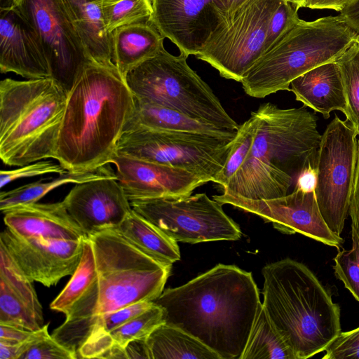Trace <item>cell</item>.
I'll return each instance as SVG.
<instances>
[{
  "label": "cell",
  "mask_w": 359,
  "mask_h": 359,
  "mask_svg": "<svg viewBox=\"0 0 359 359\" xmlns=\"http://www.w3.org/2000/svg\"><path fill=\"white\" fill-rule=\"evenodd\" d=\"M165 323L196 337L221 359H241L262 305L250 272L219 264L153 301Z\"/></svg>",
  "instance_id": "cell-1"
},
{
  "label": "cell",
  "mask_w": 359,
  "mask_h": 359,
  "mask_svg": "<svg viewBox=\"0 0 359 359\" xmlns=\"http://www.w3.org/2000/svg\"><path fill=\"white\" fill-rule=\"evenodd\" d=\"M134 109V96L117 69L90 63L67 94L54 159L74 172L111 163Z\"/></svg>",
  "instance_id": "cell-2"
},
{
  "label": "cell",
  "mask_w": 359,
  "mask_h": 359,
  "mask_svg": "<svg viewBox=\"0 0 359 359\" xmlns=\"http://www.w3.org/2000/svg\"><path fill=\"white\" fill-rule=\"evenodd\" d=\"M88 238L97 279L51 334L76 357L99 316L154 301L163 291L172 267L145 255L114 229L97 232Z\"/></svg>",
  "instance_id": "cell-3"
},
{
  "label": "cell",
  "mask_w": 359,
  "mask_h": 359,
  "mask_svg": "<svg viewBox=\"0 0 359 359\" xmlns=\"http://www.w3.org/2000/svg\"><path fill=\"white\" fill-rule=\"evenodd\" d=\"M251 149L223 192L253 200L284 196L302 169L316 163L321 135L305 106L281 109L266 102L255 111Z\"/></svg>",
  "instance_id": "cell-4"
},
{
  "label": "cell",
  "mask_w": 359,
  "mask_h": 359,
  "mask_svg": "<svg viewBox=\"0 0 359 359\" xmlns=\"http://www.w3.org/2000/svg\"><path fill=\"white\" fill-rule=\"evenodd\" d=\"M262 306L297 359L325 351L341 332L340 308L305 264L286 258L262 270Z\"/></svg>",
  "instance_id": "cell-5"
},
{
  "label": "cell",
  "mask_w": 359,
  "mask_h": 359,
  "mask_svg": "<svg viewBox=\"0 0 359 359\" xmlns=\"http://www.w3.org/2000/svg\"><path fill=\"white\" fill-rule=\"evenodd\" d=\"M67 93L52 78L0 83V158L10 166L54 158Z\"/></svg>",
  "instance_id": "cell-6"
},
{
  "label": "cell",
  "mask_w": 359,
  "mask_h": 359,
  "mask_svg": "<svg viewBox=\"0 0 359 359\" xmlns=\"http://www.w3.org/2000/svg\"><path fill=\"white\" fill-rule=\"evenodd\" d=\"M356 33L340 14L300 19L245 74L241 82L245 93L264 98L290 90L297 77L337 60L355 42Z\"/></svg>",
  "instance_id": "cell-7"
},
{
  "label": "cell",
  "mask_w": 359,
  "mask_h": 359,
  "mask_svg": "<svg viewBox=\"0 0 359 359\" xmlns=\"http://www.w3.org/2000/svg\"><path fill=\"white\" fill-rule=\"evenodd\" d=\"M187 57L181 53L173 55L163 48L130 70L125 81L137 99L237 131L238 124L208 84L189 67Z\"/></svg>",
  "instance_id": "cell-8"
},
{
  "label": "cell",
  "mask_w": 359,
  "mask_h": 359,
  "mask_svg": "<svg viewBox=\"0 0 359 359\" xmlns=\"http://www.w3.org/2000/svg\"><path fill=\"white\" fill-rule=\"evenodd\" d=\"M234 138L129 127L118 142L116 154L184 169L207 182H214L226 163Z\"/></svg>",
  "instance_id": "cell-9"
},
{
  "label": "cell",
  "mask_w": 359,
  "mask_h": 359,
  "mask_svg": "<svg viewBox=\"0 0 359 359\" xmlns=\"http://www.w3.org/2000/svg\"><path fill=\"white\" fill-rule=\"evenodd\" d=\"M132 209L176 242L198 243L241 238L239 226L206 194L130 201Z\"/></svg>",
  "instance_id": "cell-10"
},
{
  "label": "cell",
  "mask_w": 359,
  "mask_h": 359,
  "mask_svg": "<svg viewBox=\"0 0 359 359\" xmlns=\"http://www.w3.org/2000/svg\"><path fill=\"white\" fill-rule=\"evenodd\" d=\"M357 133L339 116L321 135L315 189L320 212L331 231L341 236L348 214L358 155Z\"/></svg>",
  "instance_id": "cell-11"
},
{
  "label": "cell",
  "mask_w": 359,
  "mask_h": 359,
  "mask_svg": "<svg viewBox=\"0 0 359 359\" xmlns=\"http://www.w3.org/2000/svg\"><path fill=\"white\" fill-rule=\"evenodd\" d=\"M280 1L249 0L225 28L212 34L196 57L221 76L241 82L264 53L269 24Z\"/></svg>",
  "instance_id": "cell-12"
},
{
  "label": "cell",
  "mask_w": 359,
  "mask_h": 359,
  "mask_svg": "<svg viewBox=\"0 0 359 359\" xmlns=\"http://www.w3.org/2000/svg\"><path fill=\"white\" fill-rule=\"evenodd\" d=\"M36 32L50 78L67 93L93 61L63 0H17L14 6Z\"/></svg>",
  "instance_id": "cell-13"
},
{
  "label": "cell",
  "mask_w": 359,
  "mask_h": 359,
  "mask_svg": "<svg viewBox=\"0 0 359 359\" xmlns=\"http://www.w3.org/2000/svg\"><path fill=\"white\" fill-rule=\"evenodd\" d=\"M212 198L222 205L229 204L258 215L284 233H299L337 249L344 243V239L334 233L325 222L315 191L294 189L284 196L267 200L249 199L223 192Z\"/></svg>",
  "instance_id": "cell-14"
},
{
  "label": "cell",
  "mask_w": 359,
  "mask_h": 359,
  "mask_svg": "<svg viewBox=\"0 0 359 359\" xmlns=\"http://www.w3.org/2000/svg\"><path fill=\"white\" fill-rule=\"evenodd\" d=\"M85 239L22 237L6 227L0 234V245L31 280L49 287L74 273L81 258Z\"/></svg>",
  "instance_id": "cell-15"
},
{
  "label": "cell",
  "mask_w": 359,
  "mask_h": 359,
  "mask_svg": "<svg viewBox=\"0 0 359 359\" xmlns=\"http://www.w3.org/2000/svg\"><path fill=\"white\" fill-rule=\"evenodd\" d=\"M151 22L187 57L197 55L224 27L212 0H151Z\"/></svg>",
  "instance_id": "cell-16"
},
{
  "label": "cell",
  "mask_w": 359,
  "mask_h": 359,
  "mask_svg": "<svg viewBox=\"0 0 359 359\" xmlns=\"http://www.w3.org/2000/svg\"><path fill=\"white\" fill-rule=\"evenodd\" d=\"M117 180L129 201L189 196L207 182L184 169L116 154Z\"/></svg>",
  "instance_id": "cell-17"
},
{
  "label": "cell",
  "mask_w": 359,
  "mask_h": 359,
  "mask_svg": "<svg viewBox=\"0 0 359 359\" xmlns=\"http://www.w3.org/2000/svg\"><path fill=\"white\" fill-rule=\"evenodd\" d=\"M62 203L88 237L114 229L133 210L117 177L76 184Z\"/></svg>",
  "instance_id": "cell-18"
},
{
  "label": "cell",
  "mask_w": 359,
  "mask_h": 359,
  "mask_svg": "<svg viewBox=\"0 0 359 359\" xmlns=\"http://www.w3.org/2000/svg\"><path fill=\"white\" fill-rule=\"evenodd\" d=\"M0 71L27 79L50 77L36 32L15 6L0 8Z\"/></svg>",
  "instance_id": "cell-19"
},
{
  "label": "cell",
  "mask_w": 359,
  "mask_h": 359,
  "mask_svg": "<svg viewBox=\"0 0 359 359\" xmlns=\"http://www.w3.org/2000/svg\"><path fill=\"white\" fill-rule=\"evenodd\" d=\"M32 283L0 245V324L30 331L44 325L42 306Z\"/></svg>",
  "instance_id": "cell-20"
},
{
  "label": "cell",
  "mask_w": 359,
  "mask_h": 359,
  "mask_svg": "<svg viewBox=\"0 0 359 359\" xmlns=\"http://www.w3.org/2000/svg\"><path fill=\"white\" fill-rule=\"evenodd\" d=\"M6 227L22 237L79 241L88 238L68 213L62 201L33 203L4 213Z\"/></svg>",
  "instance_id": "cell-21"
},
{
  "label": "cell",
  "mask_w": 359,
  "mask_h": 359,
  "mask_svg": "<svg viewBox=\"0 0 359 359\" xmlns=\"http://www.w3.org/2000/svg\"><path fill=\"white\" fill-rule=\"evenodd\" d=\"M290 87L297 100L320 113L325 118L334 110L346 113L344 84L335 61L307 71L292 81Z\"/></svg>",
  "instance_id": "cell-22"
},
{
  "label": "cell",
  "mask_w": 359,
  "mask_h": 359,
  "mask_svg": "<svg viewBox=\"0 0 359 359\" xmlns=\"http://www.w3.org/2000/svg\"><path fill=\"white\" fill-rule=\"evenodd\" d=\"M90 59L100 65L116 68L113 35L104 20L102 0H63Z\"/></svg>",
  "instance_id": "cell-23"
},
{
  "label": "cell",
  "mask_w": 359,
  "mask_h": 359,
  "mask_svg": "<svg viewBox=\"0 0 359 359\" xmlns=\"http://www.w3.org/2000/svg\"><path fill=\"white\" fill-rule=\"evenodd\" d=\"M112 35L114 63L124 80L130 70L164 48L165 38L151 21L121 26Z\"/></svg>",
  "instance_id": "cell-24"
},
{
  "label": "cell",
  "mask_w": 359,
  "mask_h": 359,
  "mask_svg": "<svg viewBox=\"0 0 359 359\" xmlns=\"http://www.w3.org/2000/svg\"><path fill=\"white\" fill-rule=\"evenodd\" d=\"M135 109L126 128L142 126L151 129L204 133L234 138L237 131L191 118L178 111L147 102L134 97Z\"/></svg>",
  "instance_id": "cell-25"
},
{
  "label": "cell",
  "mask_w": 359,
  "mask_h": 359,
  "mask_svg": "<svg viewBox=\"0 0 359 359\" xmlns=\"http://www.w3.org/2000/svg\"><path fill=\"white\" fill-rule=\"evenodd\" d=\"M165 323L163 308L154 304L112 331L89 337L79 348L77 358H102L114 346L125 348L135 339H147L159 325Z\"/></svg>",
  "instance_id": "cell-26"
},
{
  "label": "cell",
  "mask_w": 359,
  "mask_h": 359,
  "mask_svg": "<svg viewBox=\"0 0 359 359\" xmlns=\"http://www.w3.org/2000/svg\"><path fill=\"white\" fill-rule=\"evenodd\" d=\"M112 229L141 252L164 266H172L180 259L177 242L133 210Z\"/></svg>",
  "instance_id": "cell-27"
},
{
  "label": "cell",
  "mask_w": 359,
  "mask_h": 359,
  "mask_svg": "<svg viewBox=\"0 0 359 359\" xmlns=\"http://www.w3.org/2000/svg\"><path fill=\"white\" fill-rule=\"evenodd\" d=\"M146 340L151 359H221L196 337L165 323Z\"/></svg>",
  "instance_id": "cell-28"
},
{
  "label": "cell",
  "mask_w": 359,
  "mask_h": 359,
  "mask_svg": "<svg viewBox=\"0 0 359 359\" xmlns=\"http://www.w3.org/2000/svg\"><path fill=\"white\" fill-rule=\"evenodd\" d=\"M107 177H117L116 172L108 164L86 172L67 170L49 182L48 178L27 184L22 187L0 194V210L6 213L20 205L36 203L50 191L67 184H79Z\"/></svg>",
  "instance_id": "cell-29"
},
{
  "label": "cell",
  "mask_w": 359,
  "mask_h": 359,
  "mask_svg": "<svg viewBox=\"0 0 359 359\" xmlns=\"http://www.w3.org/2000/svg\"><path fill=\"white\" fill-rule=\"evenodd\" d=\"M241 359H297L269 320L262 304Z\"/></svg>",
  "instance_id": "cell-30"
},
{
  "label": "cell",
  "mask_w": 359,
  "mask_h": 359,
  "mask_svg": "<svg viewBox=\"0 0 359 359\" xmlns=\"http://www.w3.org/2000/svg\"><path fill=\"white\" fill-rule=\"evenodd\" d=\"M97 279L93 249L88 238L83 243L80 262L65 288L50 304V309L67 315Z\"/></svg>",
  "instance_id": "cell-31"
},
{
  "label": "cell",
  "mask_w": 359,
  "mask_h": 359,
  "mask_svg": "<svg viewBox=\"0 0 359 359\" xmlns=\"http://www.w3.org/2000/svg\"><path fill=\"white\" fill-rule=\"evenodd\" d=\"M340 70L346 102V120L359 136V44L355 41L335 60Z\"/></svg>",
  "instance_id": "cell-32"
},
{
  "label": "cell",
  "mask_w": 359,
  "mask_h": 359,
  "mask_svg": "<svg viewBox=\"0 0 359 359\" xmlns=\"http://www.w3.org/2000/svg\"><path fill=\"white\" fill-rule=\"evenodd\" d=\"M102 8L110 33L123 25L151 21L153 13L151 0H102Z\"/></svg>",
  "instance_id": "cell-33"
},
{
  "label": "cell",
  "mask_w": 359,
  "mask_h": 359,
  "mask_svg": "<svg viewBox=\"0 0 359 359\" xmlns=\"http://www.w3.org/2000/svg\"><path fill=\"white\" fill-rule=\"evenodd\" d=\"M257 117L255 111L250 117L239 126L224 165L214 182L224 188L246 158L253 142Z\"/></svg>",
  "instance_id": "cell-34"
},
{
  "label": "cell",
  "mask_w": 359,
  "mask_h": 359,
  "mask_svg": "<svg viewBox=\"0 0 359 359\" xmlns=\"http://www.w3.org/2000/svg\"><path fill=\"white\" fill-rule=\"evenodd\" d=\"M351 250H338L332 266L336 277L341 280L346 288L359 302V238L354 229L351 230Z\"/></svg>",
  "instance_id": "cell-35"
},
{
  "label": "cell",
  "mask_w": 359,
  "mask_h": 359,
  "mask_svg": "<svg viewBox=\"0 0 359 359\" xmlns=\"http://www.w3.org/2000/svg\"><path fill=\"white\" fill-rule=\"evenodd\" d=\"M297 11L298 9L290 3L284 0L280 1L269 24L264 53L300 20Z\"/></svg>",
  "instance_id": "cell-36"
},
{
  "label": "cell",
  "mask_w": 359,
  "mask_h": 359,
  "mask_svg": "<svg viewBox=\"0 0 359 359\" xmlns=\"http://www.w3.org/2000/svg\"><path fill=\"white\" fill-rule=\"evenodd\" d=\"M153 304L154 302H140L99 316L95 320L89 337L112 331L142 313Z\"/></svg>",
  "instance_id": "cell-37"
},
{
  "label": "cell",
  "mask_w": 359,
  "mask_h": 359,
  "mask_svg": "<svg viewBox=\"0 0 359 359\" xmlns=\"http://www.w3.org/2000/svg\"><path fill=\"white\" fill-rule=\"evenodd\" d=\"M76 355L67 349L50 334L37 340L20 359H76Z\"/></svg>",
  "instance_id": "cell-38"
},
{
  "label": "cell",
  "mask_w": 359,
  "mask_h": 359,
  "mask_svg": "<svg viewBox=\"0 0 359 359\" xmlns=\"http://www.w3.org/2000/svg\"><path fill=\"white\" fill-rule=\"evenodd\" d=\"M67 172L60 163L57 164L52 161H38L20 168L11 170H1L0 187L4 188L14 180L42 175L48 173H57L58 175Z\"/></svg>",
  "instance_id": "cell-39"
},
{
  "label": "cell",
  "mask_w": 359,
  "mask_h": 359,
  "mask_svg": "<svg viewBox=\"0 0 359 359\" xmlns=\"http://www.w3.org/2000/svg\"><path fill=\"white\" fill-rule=\"evenodd\" d=\"M323 359H359V327L341 332L327 347Z\"/></svg>",
  "instance_id": "cell-40"
},
{
  "label": "cell",
  "mask_w": 359,
  "mask_h": 359,
  "mask_svg": "<svg viewBox=\"0 0 359 359\" xmlns=\"http://www.w3.org/2000/svg\"><path fill=\"white\" fill-rule=\"evenodd\" d=\"M348 214L351 219V228L355 230L359 238V140H358V155L352 188Z\"/></svg>",
  "instance_id": "cell-41"
},
{
  "label": "cell",
  "mask_w": 359,
  "mask_h": 359,
  "mask_svg": "<svg viewBox=\"0 0 359 359\" xmlns=\"http://www.w3.org/2000/svg\"><path fill=\"white\" fill-rule=\"evenodd\" d=\"M32 332L15 325L0 324V343L10 345L21 343L27 339Z\"/></svg>",
  "instance_id": "cell-42"
},
{
  "label": "cell",
  "mask_w": 359,
  "mask_h": 359,
  "mask_svg": "<svg viewBox=\"0 0 359 359\" xmlns=\"http://www.w3.org/2000/svg\"><path fill=\"white\" fill-rule=\"evenodd\" d=\"M317 177L316 163H309L298 175L295 181L294 189L305 192L315 191Z\"/></svg>",
  "instance_id": "cell-43"
},
{
  "label": "cell",
  "mask_w": 359,
  "mask_h": 359,
  "mask_svg": "<svg viewBox=\"0 0 359 359\" xmlns=\"http://www.w3.org/2000/svg\"><path fill=\"white\" fill-rule=\"evenodd\" d=\"M248 1L249 0H212L224 22V27L222 29L225 28L231 22L237 11Z\"/></svg>",
  "instance_id": "cell-44"
},
{
  "label": "cell",
  "mask_w": 359,
  "mask_h": 359,
  "mask_svg": "<svg viewBox=\"0 0 359 359\" xmlns=\"http://www.w3.org/2000/svg\"><path fill=\"white\" fill-rule=\"evenodd\" d=\"M147 339H135L125 347L127 359H151Z\"/></svg>",
  "instance_id": "cell-45"
},
{
  "label": "cell",
  "mask_w": 359,
  "mask_h": 359,
  "mask_svg": "<svg viewBox=\"0 0 359 359\" xmlns=\"http://www.w3.org/2000/svg\"><path fill=\"white\" fill-rule=\"evenodd\" d=\"M355 0H307L305 8L310 9H331L341 12Z\"/></svg>",
  "instance_id": "cell-46"
},
{
  "label": "cell",
  "mask_w": 359,
  "mask_h": 359,
  "mask_svg": "<svg viewBox=\"0 0 359 359\" xmlns=\"http://www.w3.org/2000/svg\"><path fill=\"white\" fill-rule=\"evenodd\" d=\"M339 14L354 29H359V0L346 6Z\"/></svg>",
  "instance_id": "cell-47"
},
{
  "label": "cell",
  "mask_w": 359,
  "mask_h": 359,
  "mask_svg": "<svg viewBox=\"0 0 359 359\" xmlns=\"http://www.w3.org/2000/svg\"><path fill=\"white\" fill-rule=\"evenodd\" d=\"M19 344L10 345L0 343V359H19Z\"/></svg>",
  "instance_id": "cell-48"
},
{
  "label": "cell",
  "mask_w": 359,
  "mask_h": 359,
  "mask_svg": "<svg viewBox=\"0 0 359 359\" xmlns=\"http://www.w3.org/2000/svg\"><path fill=\"white\" fill-rule=\"evenodd\" d=\"M292 6H294L296 8L299 9L300 8H305L307 0H284Z\"/></svg>",
  "instance_id": "cell-49"
},
{
  "label": "cell",
  "mask_w": 359,
  "mask_h": 359,
  "mask_svg": "<svg viewBox=\"0 0 359 359\" xmlns=\"http://www.w3.org/2000/svg\"><path fill=\"white\" fill-rule=\"evenodd\" d=\"M17 0H0V8H12Z\"/></svg>",
  "instance_id": "cell-50"
},
{
  "label": "cell",
  "mask_w": 359,
  "mask_h": 359,
  "mask_svg": "<svg viewBox=\"0 0 359 359\" xmlns=\"http://www.w3.org/2000/svg\"><path fill=\"white\" fill-rule=\"evenodd\" d=\"M356 32H357V33H356L355 41L359 44V29L356 30Z\"/></svg>",
  "instance_id": "cell-51"
}]
</instances>
